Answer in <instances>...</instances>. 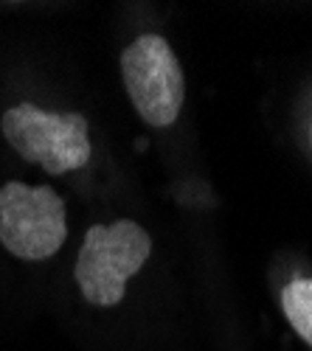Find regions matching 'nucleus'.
<instances>
[{
  "mask_svg": "<svg viewBox=\"0 0 312 351\" xmlns=\"http://www.w3.org/2000/svg\"><path fill=\"white\" fill-rule=\"evenodd\" d=\"M0 130L23 160L40 163L48 174H68L91 160L88 121L79 112H48L23 101L3 112Z\"/></svg>",
  "mask_w": 312,
  "mask_h": 351,
  "instance_id": "f03ea898",
  "label": "nucleus"
},
{
  "mask_svg": "<svg viewBox=\"0 0 312 351\" xmlns=\"http://www.w3.org/2000/svg\"><path fill=\"white\" fill-rule=\"evenodd\" d=\"M68 239L65 199L48 186L6 183L0 189V242L25 261L51 258Z\"/></svg>",
  "mask_w": 312,
  "mask_h": 351,
  "instance_id": "7ed1b4c3",
  "label": "nucleus"
},
{
  "mask_svg": "<svg viewBox=\"0 0 312 351\" xmlns=\"http://www.w3.org/2000/svg\"><path fill=\"white\" fill-rule=\"evenodd\" d=\"M121 76L138 115L152 127H169L183 107V71L175 51L158 34H144L121 53Z\"/></svg>",
  "mask_w": 312,
  "mask_h": 351,
  "instance_id": "20e7f679",
  "label": "nucleus"
},
{
  "mask_svg": "<svg viewBox=\"0 0 312 351\" xmlns=\"http://www.w3.org/2000/svg\"><path fill=\"white\" fill-rule=\"evenodd\" d=\"M152 239L132 219L112 225H91L76 256V284L93 306H116L124 298L127 281L149 258Z\"/></svg>",
  "mask_w": 312,
  "mask_h": 351,
  "instance_id": "f257e3e1",
  "label": "nucleus"
},
{
  "mask_svg": "<svg viewBox=\"0 0 312 351\" xmlns=\"http://www.w3.org/2000/svg\"><path fill=\"white\" fill-rule=\"evenodd\" d=\"M281 309L301 340L312 346V278H296L281 292Z\"/></svg>",
  "mask_w": 312,
  "mask_h": 351,
  "instance_id": "39448f33",
  "label": "nucleus"
}]
</instances>
